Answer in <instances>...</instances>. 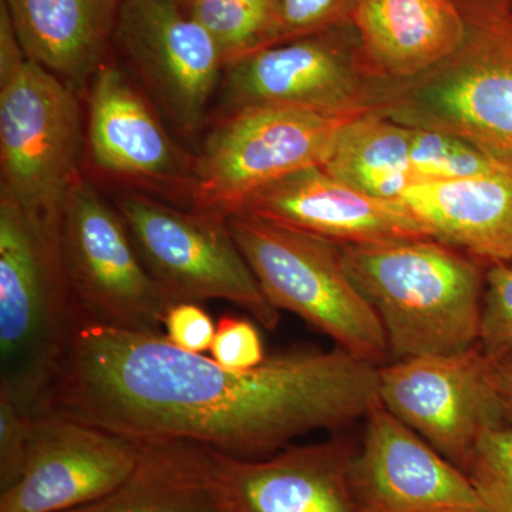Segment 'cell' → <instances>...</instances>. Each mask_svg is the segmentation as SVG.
<instances>
[{
  "label": "cell",
  "mask_w": 512,
  "mask_h": 512,
  "mask_svg": "<svg viewBox=\"0 0 512 512\" xmlns=\"http://www.w3.org/2000/svg\"><path fill=\"white\" fill-rule=\"evenodd\" d=\"M87 148L104 177L188 201L194 156L175 143L154 104L110 59L90 82Z\"/></svg>",
  "instance_id": "13"
},
{
  "label": "cell",
  "mask_w": 512,
  "mask_h": 512,
  "mask_svg": "<svg viewBox=\"0 0 512 512\" xmlns=\"http://www.w3.org/2000/svg\"><path fill=\"white\" fill-rule=\"evenodd\" d=\"M493 375L505 424L512 427V353L493 360Z\"/></svg>",
  "instance_id": "32"
},
{
  "label": "cell",
  "mask_w": 512,
  "mask_h": 512,
  "mask_svg": "<svg viewBox=\"0 0 512 512\" xmlns=\"http://www.w3.org/2000/svg\"><path fill=\"white\" fill-rule=\"evenodd\" d=\"M379 403V366L338 346L292 349L232 370L164 333L77 320L43 414L255 460L309 431L345 429Z\"/></svg>",
  "instance_id": "1"
},
{
  "label": "cell",
  "mask_w": 512,
  "mask_h": 512,
  "mask_svg": "<svg viewBox=\"0 0 512 512\" xmlns=\"http://www.w3.org/2000/svg\"><path fill=\"white\" fill-rule=\"evenodd\" d=\"M64 512H237L214 448L141 440L130 476L93 503Z\"/></svg>",
  "instance_id": "19"
},
{
  "label": "cell",
  "mask_w": 512,
  "mask_h": 512,
  "mask_svg": "<svg viewBox=\"0 0 512 512\" xmlns=\"http://www.w3.org/2000/svg\"><path fill=\"white\" fill-rule=\"evenodd\" d=\"M279 0H188L191 18L210 33L225 66L271 46Z\"/></svg>",
  "instance_id": "23"
},
{
  "label": "cell",
  "mask_w": 512,
  "mask_h": 512,
  "mask_svg": "<svg viewBox=\"0 0 512 512\" xmlns=\"http://www.w3.org/2000/svg\"><path fill=\"white\" fill-rule=\"evenodd\" d=\"M28 59L10 18L9 10L0 0V82L18 72Z\"/></svg>",
  "instance_id": "31"
},
{
  "label": "cell",
  "mask_w": 512,
  "mask_h": 512,
  "mask_svg": "<svg viewBox=\"0 0 512 512\" xmlns=\"http://www.w3.org/2000/svg\"><path fill=\"white\" fill-rule=\"evenodd\" d=\"M384 83L370 69L349 23L228 63L215 117L254 106L363 114L375 109Z\"/></svg>",
  "instance_id": "10"
},
{
  "label": "cell",
  "mask_w": 512,
  "mask_h": 512,
  "mask_svg": "<svg viewBox=\"0 0 512 512\" xmlns=\"http://www.w3.org/2000/svg\"><path fill=\"white\" fill-rule=\"evenodd\" d=\"M478 345L491 360L512 353V261L485 269Z\"/></svg>",
  "instance_id": "26"
},
{
  "label": "cell",
  "mask_w": 512,
  "mask_h": 512,
  "mask_svg": "<svg viewBox=\"0 0 512 512\" xmlns=\"http://www.w3.org/2000/svg\"><path fill=\"white\" fill-rule=\"evenodd\" d=\"M59 235L77 320L163 333L175 302L144 265L120 212L86 178L64 198Z\"/></svg>",
  "instance_id": "8"
},
{
  "label": "cell",
  "mask_w": 512,
  "mask_h": 512,
  "mask_svg": "<svg viewBox=\"0 0 512 512\" xmlns=\"http://www.w3.org/2000/svg\"><path fill=\"white\" fill-rule=\"evenodd\" d=\"M353 25L370 69L392 83L430 72L466 36L458 0H362Z\"/></svg>",
  "instance_id": "18"
},
{
  "label": "cell",
  "mask_w": 512,
  "mask_h": 512,
  "mask_svg": "<svg viewBox=\"0 0 512 512\" xmlns=\"http://www.w3.org/2000/svg\"><path fill=\"white\" fill-rule=\"evenodd\" d=\"M228 225L278 311L301 316L357 359L386 365L382 322L346 272L338 244L248 215H231Z\"/></svg>",
  "instance_id": "5"
},
{
  "label": "cell",
  "mask_w": 512,
  "mask_h": 512,
  "mask_svg": "<svg viewBox=\"0 0 512 512\" xmlns=\"http://www.w3.org/2000/svg\"><path fill=\"white\" fill-rule=\"evenodd\" d=\"M349 484L359 512H485L470 477L382 403L366 416Z\"/></svg>",
  "instance_id": "15"
},
{
  "label": "cell",
  "mask_w": 512,
  "mask_h": 512,
  "mask_svg": "<svg viewBox=\"0 0 512 512\" xmlns=\"http://www.w3.org/2000/svg\"><path fill=\"white\" fill-rule=\"evenodd\" d=\"M463 43L430 72L383 84L373 111L406 127L430 128L473 144L512 171L510 0H458Z\"/></svg>",
  "instance_id": "4"
},
{
  "label": "cell",
  "mask_w": 512,
  "mask_h": 512,
  "mask_svg": "<svg viewBox=\"0 0 512 512\" xmlns=\"http://www.w3.org/2000/svg\"><path fill=\"white\" fill-rule=\"evenodd\" d=\"M37 416L0 396V493L19 480L28 457Z\"/></svg>",
  "instance_id": "28"
},
{
  "label": "cell",
  "mask_w": 512,
  "mask_h": 512,
  "mask_svg": "<svg viewBox=\"0 0 512 512\" xmlns=\"http://www.w3.org/2000/svg\"><path fill=\"white\" fill-rule=\"evenodd\" d=\"M379 399L466 474L485 431L505 424L493 360L480 345L380 366Z\"/></svg>",
  "instance_id": "12"
},
{
  "label": "cell",
  "mask_w": 512,
  "mask_h": 512,
  "mask_svg": "<svg viewBox=\"0 0 512 512\" xmlns=\"http://www.w3.org/2000/svg\"><path fill=\"white\" fill-rule=\"evenodd\" d=\"M409 127L366 111L345 124L322 165L343 183L384 200H400L419 178L410 163Z\"/></svg>",
  "instance_id": "22"
},
{
  "label": "cell",
  "mask_w": 512,
  "mask_h": 512,
  "mask_svg": "<svg viewBox=\"0 0 512 512\" xmlns=\"http://www.w3.org/2000/svg\"><path fill=\"white\" fill-rule=\"evenodd\" d=\"M140 450L141 440L42 414L19 480L0 493V512H64L93 503L130 476Z\"/></svg>",
  "instance_id": "14"
},
{
  "label": "cell",
  "mask_w": 512,
  "mask_h": 512,
  "mask_svg": "<svg viewBox=\"0 0 512 512\" xmlns=\"http://www.w3.org/2000/svg\"><path fill=\"white\" fill-rule=\"evenodd\" d=\"M174 2H177L178 5L183 6V8H187L188 0H174Z\"/></svg>",
  "instance_id": "33"
},
{
  "label": "cell",
  "mask_w": 512,
  "mask_h": 512,
  "mask_svg": "<svg viewBox=\"0 0 512 512\" xmlns=\"http://www.w3.org/2000/svg\"><path fill=\"white\" fill-rule=\"evenodd\" d=\"M409 141L410 163L420 183L474 177L503 168L473 144L444 131L409 127Z\"/></svg>",
  "instance_id": "24"
},
{
  "label": "cell",
  "mask_w": 512,
  "mask_h": 512,
  "mask_svg": "<svg viewBox=\"0 0 512 512\" xmlns=\"http://www.w3.org/2000/svg\"><path fill=\"white\" fill-rule=\"evenodd\" d=\"M232 215L274 222L338 245L433 238L402 198L367 195L333 177L322 165L262 188Z\"/></svg>",
  "instance_id": "16"
},
{
  "label": "cell",
  "mask_w": 512,
  "mask_h": 512,
  "mask_svg": "<svg viewBox=\"0 0 512 512\" xmlns=\"http://www.w3.org/2000/svg\"><path fill=\"white\" fill-rule=\"evenodd\" d=\"M113 45L161 116L180 136L194 137L224 76L210 33L174 0H124Z\"/></svg>",
  "instance_id": "11"
},
{
  "label": "cell",
  "mask_w": 512,
  "mask_h": 512,
  "mask_svg": "<svg viewBox=\"0 0 512 512\" xmlns=\"http://www.w3.org/2000/svg\"><path fill=\"white\" fill-rule=\"evenodd\" d=\"M72 87L33 60L0 82V198L59 215L83 147Z\"/></svg>",
  "instance_id": "9"
},
{
  "label": "cell",
  "mask_w": 512,
  "mask_h": 512,
  "mask_svg": "<svg viewBox=\"0 0 512 512\" xmlns=\"http://www.w3.org/2000/svg\"><path fill=\"white\" fill-rule=\"evenodd\" d=\"M343 266L386 333L393 360L478 345L483 264L436 238L339 245Z\"/></svg>",
  "instance_id": "2"
},
{
  "label": "cell",
  "mask_w": 512,
  "mask_h": 512,
  "mask_svg": "<svg viewBox=\"0 0 512 512\" xmlns=\"http://www.w3.org/2000/svg\"><path fill=\"white\" fill-rule=\"evenodd\" d=\"M510 6H511V10H512V0H510Z\"/></svg>",
  "instance_id": "34"
},
{
  "label": "cell",
  "mask_w": 512,
  "mask_h": 512,
  "mask_svg": "<svg viewBox=\"0 0 512 512\" xmlns=\"http://www.w3.org/2000/svg\"><path fill=\"white\" fill-rule=\"evenodd\" d=\"M215 329L217 325L197 302L174 303L164 320L165 338L192 353L210 352Z\"/></svg>",
  "instance_id": "30"
},
{
  "label": "cell",
  "mask_w": 512,
  "mask_h": 512,
  "mask_svg": "<svg viewBox=\"0 0 512 512\" xmlns=\"http://www.w3.org/2000/svg\"><path fill=\"white\" fill-rule=\"evenodd\" d=\"M485 512H512V427L485 431L468 466Z\"/></svg>",
  "instance_id": "25"
},
{
  "label": "cell",
  "mask_w": 512,
  "mask_h": 512,
  "mask_svg": "<svg viewBox=\"0 0 512 512\" xmlns=\"http://www.w3.org/2000/svg\"><path fill=\"white\" fill-rule=\"evenodd\" d=\"M150 274L175 303L220 299L274 330L281 311L266 299L229 229L228 218L173 207L144 192L116 202Z\"/></svg>",
  "instance_id": "7"
},
{
  "label": "cell",
  "mask_w": 512,
  "mask_h": 512,
  "mask_svg": "<svg viewBox=\"0 0 512 512\" xmlns=\"http://www.w3.org/2000/svg\"><path fill=\"white\" fill-rule=\"evenodd\" d=\"M76 323L59 215L0 198V396L39 417Z\"/></svg>",
  "instance_id": "3"
},
{
  "label": "cell",
  "mask_w": 512,
  "mask_h": 512,
  "mask_svg": "<svg viewBox=\"0 0 512 512\" xmlns=\"http://www.w3.org/2000/svg\"><path fill=\"white\" fill-rule=\"evenodd\" d=\"M356 116L254 106L215 117L194 156L190 208L228 218L262 188L325 164L340 130Z\"/></svg>",
  "instance_id": "6"
},
{
  "label": "cell",
  "mask_w": 512,
  "mask_h": 512,
  "mask_svg": "<svg viewBox=\"0 0 512 512\" xmlns=\"http://www.w3.org/2000/svg\"><path fill=\"white\" fill-rule=\"evenodd\" d=\"M360 2L362 0H279L271 46L349 25Z\"/></svg>",
  "instance_id": "27"
},
{
  "label": "cell",
  "mask_w": 512,
  "mask_h": 512,
  "mask_svg": "<svg viewBox=\"0 0 512 512\" xmlns=\"http://www.w3.org/2000/svg\"><path fill=\"white\" fill-rule=\"evenodd\" d=\"M356 451L339 436L255 460L217 453L237 512H359L349 484Z\"/></svg>",
  "instance_id": "17"
},
{
  "label": "cell",
  "mask_w": 512,
  "mask_h": 512,
  "mask_svg": "<svg viewBox=\"0 0 512 512\" xmlns=\"http://www.w3.org/2000/svg\"><path fill=\"white\" fill-rule=\"evenodd\" d=\"M210 352L212 359L232 370L254 369L266 359L259 330L237 315L218 320Z\"/></svg>",
  "instance_id": "29"
},
{
  "label": "cell",
  "mask_w": 512,
  "mask_h": 512,
  "mask_svg": "<svg viewBox=\"0 0 512 512\" xmlns=\"http://www.w3.org/2000/svg\"><path fill=\"white\" fill-rule=\"evenodd\" d=\"M30 60L74 92L109 60L124 0H2Z\"/></svg>",
  "instance_id": "21"
},
{
  "label": "cell",
  "mask_w": 512,
  "mask_h": 512,
  "mask_svg": "<svg viewBox=\"0 0 512 512\" xmlns=\"http://www.w3.org/2000/svg\"><path fill=\"white\" fill-rule=\"evenodd\" d=\"M402 200L431 237L485 266L512 261V171L424 181Z\"/></svg>",
  "instance_id": "20"
}]
</instances>
